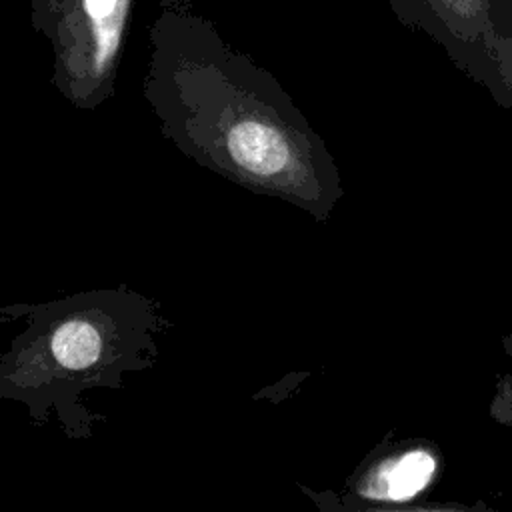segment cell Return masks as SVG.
Masks as SVG:
<instances>
[{"mask_svg":"<svg viewBox=\"0 0 512 512\" xmlns=\"http://www.w3.org/2000/svg\"><path fill=\"white\" fill-rule=\"evenodd\" d=\"M142 94L198 166L252 194L316 198L310 134L288 94L182 0H160Z\"/></svg>","mask_w":512,"mask_h":512,"instance_id":"cell-1","label":"cell"},{"mask_svg":"<svg viewBox=\"0 0 512 512\" xmlns=\"http://www.w3.org/2000/svg\"><path fill=\"white\" fill-rule=\"evenodd\" d=\"M6 310L24 330L0 354V400L24 406L36 428L56 422L70 440H88L94 424L106 422L84 396L120 390L126 374L150 370L172 328L162 304L128 284Z\"/></svg>","mask_w":512,"mask_h":512,"instance_id":"cell-2","label":"cell"},{"mask_svg":"<svg viewBox=\"0 0 512 512\" xmlns=\"http://www.w3.org/2000/svg\"><path fill=\"white\" fill-rule=\"evenodd\" d=\"M136 0H60L52 44V86L74 108L98 110L116 94Z\"/></svg>","mask_w":512,"mask_h":512,"instance_id":"cell-3","label":"cell"},{"mask_svg":"<svg viewBox=\"0 0 512 512\" xmlns=\"http://www.w3.org/2000/svg\"><path fill=\"white\" fill-rule=\"evenodd\" d=\"M408 28L426 30L464 60L512 56V0H386Z\"/></svg>","mask_w":512,"mask_h":512,"instance_id":"cell-4","label":"cell"},{"mask_svg":"<svg viewBox=\"0 0 512 512\" xmlns=\"http://www.w3.org/2000/svg\"><path fill=\"white\" fill-rule=\"evenodd\" d=\"M434 470V460L422 452H408L406 456L400 458V462L394 466L390 472V482H388V496L392 500H408L416 492H420L430 474Z\"/></svg>","mask_w":512,"mask_h":512,"instance_id":"cell-5","label":"cell"},{"mask_svg":"<svg viewBox=\"0 0 512 512\" xmlns=\"http://www.w3.org/2000/svg\"><path fill=\"white\" fill-rule=\"evenodd\" d=\"M58 4L60 0H30V24L46 40L52 38Z\"/></svg>","mask_w":512,"mask_h":512,"instance_id":"cell-6","label":"cell"}]
</instances>
